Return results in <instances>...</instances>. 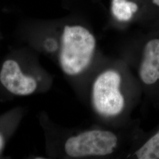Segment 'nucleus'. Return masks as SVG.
I'll return each mask as SVG.
<instances>
[{
    "label": "nucleus",
    "mask_w": 159,
    "mask_h": 159,
    "mask_svg": "<svg viewBox=\"0 0 159 159\" xmlns=\"http://www.w3.org/2000/svg\"><path fill=\"white\" fill-rule=\"evenodd\" d=\"M96 48L94 35L81 25H66L61 37L60 63L69 75L81 73L91 62Z\"/></svg>",
    "instance_id": "1"
},
{
    "label": "nucleus",
    "mask_w": 159,
    "mask_h": 159,
    "mask_svg": "<svg viewBox=\"0 0 159 159\" xmlns=\"http://www.w3.org/2000/svg\"><path fill=\"white\" fill-rule=\"evenodd\" d=\"M117 143L118 137L113 132L93 130L70 137L64 149L68 156L72 157L105 156L113 152Z\"/></svg>",
    "instance_id": "2"
},
{
    "label": "nucleus",
    "mask_w": 159,
    "mask_h": 159,
    "mask_svg": "<svg viewBox=\"0 0 159 159\" xmlns=\"http://www.w3.org/2000/svg\"><path fill=\"white\" fill-rule=\"evenodd\" d=\"M121 76L114 70L100 74L93 87V102L98 113L114 116L120 113L125 106V98L120 91Z\"/></svg>",
    "instance_id": "3"
},
{
    "label": "nucleus",
    "mask_w": 159,
    "mask_h": 159,
    "mask_svg": "<svg viewBox=\"0 0 159 159\" xmlns=\"http://www.w3.org/2000/svg\"><path fill=\"white\" fill-rule=\"evenodd\" d=\"M0 81L8 91L17 96L32 94L37 85L35 80L23 74L18 64L12 60H8L3 63Z\"/></svg>",
    "instance_id": "4"
},
{
    "label": "nucleus",
    "mask_w": 159,
    "mask_h": 159,
    "mask_svg": "<svg viewBox=\"0 0 159 159\" xmlns=\"http://www.w3.org/2000/svg\"><path fill=\"white\" fill-rule=\"evenodd\" d=\"M139 73L146 85H153L159 81V39L149 40L145 44Z\"/></svg>",
    "instance_id": "5"
},
{
    "label": "nucleus",
    "mask_w": 159,
    "mask_h": 159,
    "mask_svg": "<svg viewBox=\"0 0 159 159\" xmlns=\"http://www.w3.org/2000/svg\"><path fill=\"white\" fill-rule=\"evenodd\" d=\"M111 9L114 16L118 20L127 21L137 11L138 6L136 3L126 0H113Z\"/></svg>",
    "instance_id": "6"
},
{
    "label": "nucleus",
    "mask_w": 159,
    "mask_h": 159,
    "mask_svg": "<svg viewBox=\"0 0 159 159\" xmlns=\"http://www.w3.org/2000/svg\"><path fill=\"white\" fill-rule=\"evenodd\" d=\"M139 159H159V131L134 153Z\"/></svg>",
    "instance_id": "7"
},
{
    "label": "nucleus",
    "mask_w": 159,
    "mask_h": 159,
    "mask_svg": "<svg viewBox=\"0 0 159 159\" xmlns=\"http://www.w3.org/2000/svg\"><path fill=\"white\" fill-rule=\"evenodd\" d=\"M45 47L48 51H54L57 48V43L55 40L50 39L46 40Z\"/></svg>",
    "instance_id": "8"
},
{
    "label": "nucleus",
    "mask_w": 159,
    "mask_h": 159,
    "mask_svg": "<svg viewBox=\"0 0 159 159\" xmlns=\"http://www.w3.org/2000/svg\"><path fill=\"white\" fill-rule=\"evenodd\" d=\"M2 146H3V139L2 136L0 135V150L2 148Z\"/></svg>",
    "instance_id": "9"
},
{
    "label": "nucleus",
    "mask_w": 159,
    "mask_h": 159,
    "mask_svg": "<svg viewBox=\"0 0 159 159\" xmlns=\"http://www.w3.org/2000/svg\"><path fill=\"white\" fill-rule=\"evenodd\" d=\"M152 2L154 4L159 7V0H152Z\"/></svg>",
    "instance_id": "10"
}]
</instances>
